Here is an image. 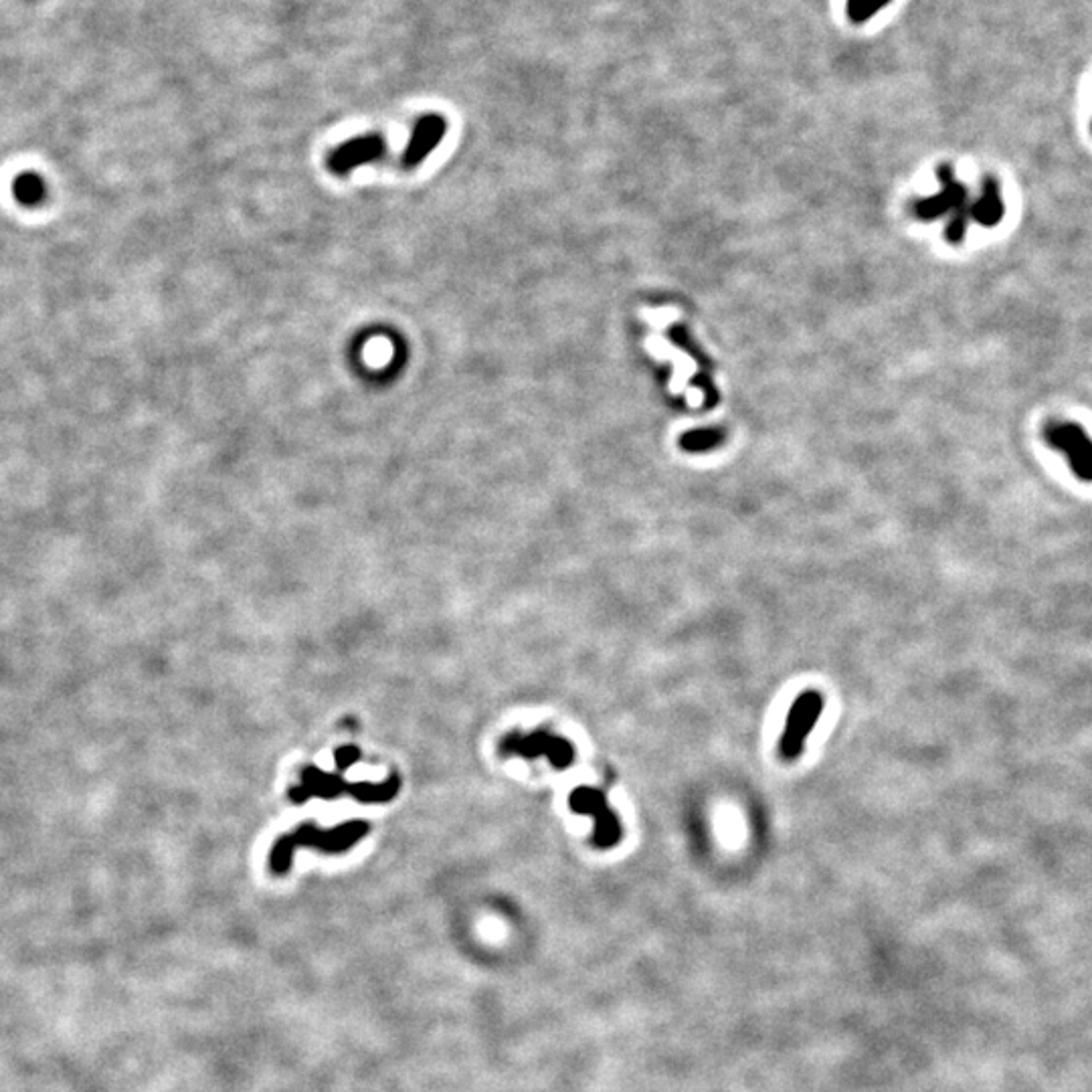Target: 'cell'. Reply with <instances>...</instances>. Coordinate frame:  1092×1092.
<instances>
[{
    "mask_svg": "<svg viewBox=\"0 0 1092 1092\" xmlns=\"http://www.w3.org/2000/svg\"><path fill=\"white\" fill-rule=\"evenodd\" d=\"M1003 213H1005V207L999 194V184L995 178L987 176L983 180L981 196L975 203H971V219L983 227H995L1003 219Z\"/></svg>",
    "mask_w": 1092,
    "mask_h": 1092,
    "instance_id": "52a82bcc",
    "label": "cell"
},
{
    "mask_svg": "<svg viewBox=\"0 0 1092 1092\" xmlns=\"http://www.w3.org/2000/svg\"><path fill=\"white\" fill-rule=\"evenodd\" d=\"M721 440V434L716 432H698V434H690L684 438V448L688 450H706V448H714V444Z\"/></svg>",
    "mask_w": 1092,
    "mask_h": 1092,
    "instance_id": "30bf717a",
    "label": "cell"
},
{
    "mask_svg": "<svg viewBox=\"0 0 1092 1092\" xmlns=\"http://www.w3.org/2000/svg\"><path fill=\"white\" fill-rule=\"evenodd\" d=\"M821 710H823V698L815 690L803 692L791 704L780 743L781 757L785 761H795L801 755L805 739L815 729Z\"/></svg>",
    "mask_w": 1092,
    "mask_h": 1092,
    "instance_id": "6da1fadb",
    "label": "cell"
},
{
    "mask_svg": "<svg viewBox=\"0 0 1092 1092\" xmlns=\"http://www.w3.org/2000/svg\"><path fill=\"white\" fill-rule=\"evenodd\" d=\"M571 805L579 813H593L595 815V823H597L595 842H597V846L612 848L622 840L620 819L608 807V801H606L604 793H599L595 789H589V787H581V789H577L573 793Z\"/></svg>",
    "mask_w": 1092,
    "mask_h": 1092,
    "instance_id": "3957f363",
    "label": "cell"
},
{
    "mask_svg": "<svg viewBox=\"0 0 1092 1092\" xmlns=\"http://www.w3.org/2000/svg\"><path fill=\"white\" fill-rule=\"evenodd\" d=\"M385 151H387V142L381 134H364L338 147L328 158V166L336 174H346L354 168H360L364 164H370L383 158Z\"/></svg>",
    "mask_w": 1092,
    "mask_h": 1092,
    "instance_id": "277c9868",
    "label": "cell"
},
{
    "mask_svg": "<svg viewBox=\"0 0 1092 1092\" xmlns=\"http://www.w3.org/2000/svg\"><path fill=\"white\" fill-rule=\"evenodd\" d=\"M446 132H448V122H446L444 116H438V114L423 116L413 128L411 140H409L407 149L403 151L401 164L405 168L419 166L425 158L434 153V149H438L442 145Z\"/></svg>",
    "mask_w": 1092,
    "mask_h": 1092,
    "instance_id": "5b68a950",
    "label": "cell"
},
{
    "mask_svg": "<svg viewBox=\"0 0 1092 1092\" xmlns=\"http://www.w3.org/2000/svg\"><path fill=\"white\" fill-rule=\"evenodd\" d=\"M893 0H848V16L852 22L862 24L878 14Z\"/></svg>",
    "mask_w": 1092,
    "mask_h": 1092,
    "instance_id": "9c48e42d",
    "label": "cell"
},
{
    "mask_svg": "<svg viewBox=\"0 0 1092 1092\" xmlns=\"http://www.w3.org/2000/svg\"><path fill=\"white\" fill-rule=\"evenodd\" d=\"M14 194L24 205H37L43 196V182L35 174H22L14 182Z\"/></svg>",
    "mask_w": 1092,
    "mask_h": 1092,
    "instance_id": "ba28073f",
    "label": "cell"
},
{
    "mask_svg": "<svg viewBox=\"0 0 1092 1092\" xmlns=\"http://www.w3.org/2000/svg\"><path fill=\"white\" fill-rule=\"evenodd\" d=\"M936 174H938V178H940V182L944 186L942 192L927 198V200L917 203V215L921 219H927V221L940 217V215H944L949 211L955 213L957 209H961L967 203V190L955 178V174H953V170L949 166H940Z\"/></svg>",
    "mask_w": 1092,
    "mask_h": 1092,
    "instance_id": "8992f818",
    "label": "cell"
},
{
    "mask_svg": "<svg viewBox=\"0 0 1092 1092\" xmlns=\"http://www.w3.org/2000/svg\"><path fill=\"white\" fill-rule=\"evenodd\" d=\"M1046 444L1065 454L1079 479L1092 481V440L1079 423H1050L1044 429Z\"/></svg>",
    "mask_w": 1092,
    "mask_h": 1092,
    "instance_id": "7a4b0ae2",
    "label": "cell"
}]
</instances>
